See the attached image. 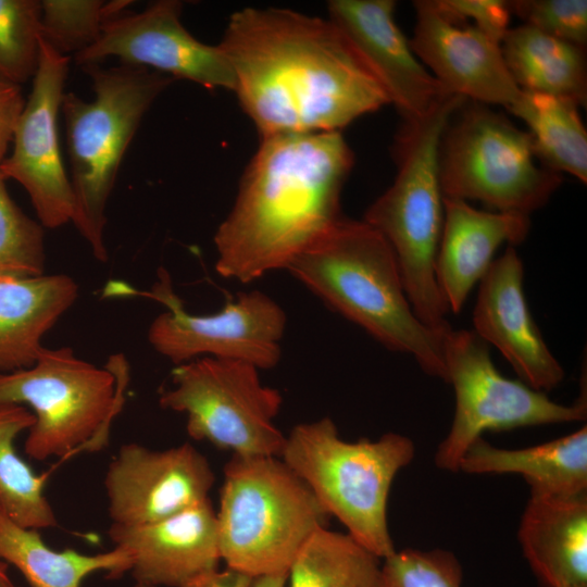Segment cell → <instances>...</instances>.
Listing matches in <instances>:
<instances>
[{
    "instance_id": "6da1fadb",
    "label": "cell",
    "mask_w": 587,
    "mask_h": 587,
    "mask_svg": "<svg viewBox=\"0 0 587 587\" xmlns=\"http://www.w3.org/2000/svg\"><path fill=\"white\" fill-rule=\"evenodd\" d=\"M218 47L230 65L234 92L261 138L339 132L389 103L330 20L245 8L232 14Z\"/></svg>"
},
{
    "instance_id": "7a4b0ae2",
    "label": "cell",
    "mask_w": 587,
    "mask_h": 587,
    "mask_svg": "<svg viewBox=\"0 0 587 587\" xmlns=\"http://www.w3.org/2000/svg\"><path fill=\"white\" fill-rule=\"evenodd\" d=\"M353 164L340 132L262 138L214 235L220 276L246 284L286 270L342 217Z\"/></svg>"
},
{
    "instance_id": "3957f363",
    "label": "cell",
    "mask_w": 587,
    "mask_h": 587,
    "mask_svg": "<svg viewBox=\"0 0 587 587\" xmlns=\"http://www.w3.org/2000/svg\"><path fill=\"white\" fill-rule=\"evenodd\" d=\"M286 270L327 307L389 350L410 354L428 375L447 380L445 342L415 314L396 255L365 221L341 217Z\"/></svg>"
},
{
    "instance_id": "277c9868",
    "label": "cell",
    "mask_w": 587,
    "mask_h": 587,
    "mask_svg": "<svg viewBox=\"0 0 587 587\" xmlns=\"http://www.w3.org/2000/svg\"><path fill=\"white\" fill-rule=\"evenodd\" d=\"M465 100L451 93L424 117L403 122L394 145L396 178L363 218L388 241L415 314L434 328L450 326L435 273L444 223L439 147L451 116Z\"/></svg>"
},
{
    "instance_id": "5b68a950",
    "label": "cell",
    "mask_w": 587,
    "mask_h": 587,
    "mask_svg": "<svg viewBox=\"0 0 587 587\" xmlns=\"http://www.w3.org/2000/svg\"><path fill=\"white\" fill-rule=\"evenodd\" d=\"M84 70L95 98L86 101L65 92L61 103L74 199L72 223L95 259L107 262L105 210L122 160L145 114L174 78L122 63Z\"/></svg>"
},
{
    "instance_id": "8992f818",
    "label": "cell",
    "mask_w": 587,
    "mask_h": 587,
    "mask_svg": "<svg viewBox=\"0 0 587 587\" xmlns=\"http://www.w3.org/2000/svg\"><path fill=\"white\" fill-rule=\"evenodd\" d=\"M414 454L413 441L398 433L376 440H344L325 416L294 426L279 458L348 535L384 560L396 551L387 522L391 485Z\"/></svg>"
},
{
    "instance_id": "52a82bcc",
    "label": "cell",
    "mask_w": 587,
    "mask_h": 587,
    "mask_svg": "<svg viewBox=\"0 0 587 587\" xmlns=\"http://www.w3.org/2000/svg\"><path fill=\"white\" fill-rule=\"evenodd\" d=\"M216 512L221 560L252 578L288 574L303 542L329 515L279 457L233 454Z\"/></svg>"
},
{
    "instance_id": "ba28073f",
    "label": "cell",
    "mask_w": 587,
    "mask_h": 587,
    "mask_svg": "<svg viewBox=\"0 0 587 587\" xmlns=\"http://www.w3.org/2000/svg\"><path fill=\"white\" fill-rule=\"evenodd\" d=\"M128 379L123 354L105 367L78 358L72 348H43L26 369L0 372V407L32 409L25 453L38 461L63 458L97 439L122 407Z\"/></svg>"
},
{
    "instance_id": "9c48e42d",
    "label": "cell",
    "mask_w": 587,
    "mask_h": 587,
    "mask_svg": "<svg viewBox=\"0 0 587 587\" xmlns=\"http://www.w3.org/2000/svg\"><path fill=\"white\" fill-rule=\"evenodd\" d=\"M536 159L526 130L490 105L466 100L441 137L442 195L529 216L562 183L561 174L537 165Z\"/></svg>"
},
{
    "instance_id": "30bf717a",
    "label": "cell",
    "mask_w": 587,
    "mask_h": 587,
    "mask_svg": "<svg viewBox=\"0 0 587 587\" xmlns=\"http://www.w3.org/2000/svg\"><path fill=\"white\" fill-rule=\"evenodd\" d=\"M250 363L202 357L175 365L161 408L186 415L193 440L242 457H279L286 435L276 426L283 396L262 384Z\"/></svg>"
},
{
    "instance_id": "8fae6325",
    "label": "cell",
    "mask_w": 587,
    "mask_h": 587,
    "mask_svg": "<svg viewBox=\"0 0 587 587\" xmlns=\"http://www.w3.org/2000/svg\"><path fill=\"white\" fill-rule=\"evenodd\" d=\"M447 380L454 389L451 427L439 444L434 462L458 472L470 446L486 430L580 422L586 400L564 405L520 379L503 376L494 365L489 346L473 330L450 329L445 342Z\"/></svg>"
},
{
    "instance_id": "7c38bea8",
    "label": "cell",
    "mask_w": 587,
    "mask_h": 587,
    "mask_svg": "<svg viewBox=\"0 0 587 587\" xmlns=\"http://www.w3.org/2000/svg\"><path fill=\"white\" fill-rule=\"evenodd\" d=\"M120 286L121 290L104 289V295L142 296L165 307L166 310L152 321L148 340L159 354L175 365L210 357L268 370L280 360L287 316L275 300L260 290L238 294L220 311L197 315L185 309L163 267L159 268L158 280L150 291Z\"/></svg>"
},
{
    "instance_id": "4fadbf2b",
    "label": "cell",
    "mask_w": 587,
    "mask_h": 587,
    "mask_svg": "<svg viewBox=\"0 0 587 587\" xmlns=\"http://www.w3.org/2000/svg\"><path fill=\"white\" fill-rule=\"evenodd\" d=\"M70 58L40 39L39 61L32 91L13 135L12 153L0 163L3 177L26 190L47 228L72 222L74 199L59 140V113L65 93Z\"/></svg>"
},
{
    "instance_id": "5bb4252c",
    "label": "cell",
    "mask_w": 587,
    "mask_h": 587,
    "mask_svg": "<svg viewBox=\"0 0 587 587\" xmlns=\"http://www.w3.org/2000/svg\"><path fill=\"white\" fill-rule=\"evenodd\" d=\"M183 3L159 0L143 11L121 13L104 24L98 40L75 54L82 68L109 58L146 67L172 78L188 79L205 88L233 90L230 65L217 46L195 38L180 21Z\"/></svg>"
},
{
    "instance_id": "9a60e30c",
    "label": "cell",
    "mask_w": 587,
    "mask_h": 587,
    "mask_svg": "<svg viewBox=\"0 0 587 587\" xmlns=\"http://www.w3.org/2000/svg\"><path fill=\"white\" fill-rule=\"evenodd\" d=\"M215 475L191 444L154 450L123 445L108 465L104 489L111 524L158 522L209 499Z\"/></svg>"
},
{
    "instance_id": "2e32d148",
    "label": "cell",
    "mask_w": 587,
    "mask_h": 587,
    "mask_svg": "<svg viewBox=\"0 0 587 587\" xmlns=\"http://www.w3.org/2000/svg\"><path fill=\"white\" fill-rule=\"evenodd\" d=\"M416 23L410 46L451 93L509 109L521 95L501 45L473 25L449 16L436 0L414 1Z\"/></svg>"
},
{
    "instance_id": "e0dca14e",
    "label": "cell",
    "mask_w": 587,
    "mask_h": 587,
    "mask_svg": "<svg viewBox=\"0 0 587 587\" xmlns=\"http://www.w3.org/2000/svg\"><path fill=\"white\" fill-rule=\"evenodd\" d=\"M328 20L349 40L403 122L427 115L451 95L422 64L397 26L392 0H332Z\"/></svg>"
},
{
    "instance_id": "ac0fdd59",
    "label": "cell",
    "mask_w": 587,
    "mask_h": 587,
    "mask_svg": "<svg viewBox=\"0 0 587 587\" xmlns=\"http://www.w3.org/2000/svg\"><path fill=\"white\" fill-rule=\"evenodd\" d=\"M523 278V262L514 247L508 246L479 282L473 332L500 351L520 380L546 392L563 380L564 370L530 314Z\"/></svg>"
},
{
    "instance_id": "d6986e66",
    "label": "cell",
    "mask_w": 587,
    "mask_h": 587,
    "mask_svg": "<svg viewBox=\"0 0 587 587\" xmlns=\"http://www.w3.org/2000/svg\"><path fill=\"white\" fill-rule=\"evenodd\" d=\"M114 547L128 552L136 583L183 587L218 569L217 519L210 499L164 520L136 525L111 524Z\"/></svg>"
},
{
    "instance_id": "ffe728a7",
    "label": "cell",
    "mask_w": 587,
    "mask_h": 587,
    "mask_svg": "<svg viewBox=\"0 0 587 587\" xmlns=\"http://www.w3.org/2000/svg\"><path fill=\"white\" fill-rule=\"evenodd\" d=\"M527 215L478 210L467 201L444 197V223L435 273L449 311L459 313L472 288L482 280L504 242L524 241Z\"/></svg>"
},
{
    "instance_id": "44dd1931",
    "label": "cell",
    "mask_w": 587,
    "mask_h": 587,
    "mask_svg": "<svg viewBox=\"0 0 587 587\" xmlns=\"http://www.w3.org/2000/svg\"><path fill=\"white\" fill-rule=\"evenodd\" d=\"M519 541L544 587H587V494L530 492Z\"/></svg>"
},
{
    "instance_id": "7402d4cb",
    "label": "cell",
    "mask_w": 587,
    "mask_h": 587,
    "mask_svg": "<svg viewBox=\"0 0 587 587\" xmlns=\"http://www.w3.org/2000/svg\"><path fill=\"white\" fill-rule=\"evenodd\" d=\"M77 297L76 282L65 274L0 280V372L32 366L45 335Z\"/></svg>"
},
{
    "instance_id": "603a6c76",
    "label": "cell",
    "mask_w": 587,
    "mask_h": 587,
    "mask_svg": "<svg viewBox=\"0 0 587 587\" xmlns=\"http://www.w3.org/2000/svg\"><path fill=\"white\" fill-rule=\"evenodd\" d=\"M459 471L520 474L533 494L562 497L587 494V426L522 449L498 448L480 437L466 450Z\"/></svg>"
},
{
    "instance_id": "cb8c5ba5",
    "label": "cell",
    "mask_w": 587,
    "mask_h": 587,
    "mask_svg": "<svg viewBox=\"0 0 587 587\" xmlns=\"http://www.w3.org/2000/svg\"><path fill=\"white\" fill-rule=\"evenodd\" d=\"M501 50L521 90L551 95L578 107L585 105L587 75L583 48L523 24L508 29Z\"/></svg>"
},
{
    "instance_id": "d4e9b609",
    "label": "cell",
    "mask_w": 587,
    "mask_h": 587,
    "mask_svg": "<svg viewBox=\"0 0 587 587\" xmlns=\"http://www.w3.org/2000/svg\"><path fill=\"white\" fill-rule=\"evenodd\" d=\"M0 559L14 565L30 587H80L93 573L117 578L132 566L128 552L117 547L97 554L57 551L45 544L37 529L22 527L1 510Z\"/></svg>"
},
{
    "instance_id": "484cf974",
    "label": "cell",
    "mask_w": 587,
    "mask_h": 587,
    "mask_svg": "<svg viewBox=\"0 0 587 587\" xmlns=\"http://www.w3.org/2000/svg\"><path fill=\"white\" fill-rule=\"evenodd\" d=\"M578 105L551 95L522 90L508 110L527 126L542 166L587 182V133Z\"/></svg>"
},
{
    "instance_id": "4316f807",
    "label": "cell",
    "mask_w": 587,
    "mask_h": 587,
    "mask_svg": "<svg viewBox=\"0 0 587 587\" xmlns=\"http://www.w3.org/2000/svg\"><path fill=\"white\" fill-rule=\"evenodd\" d=\"M34 423L26 407H0V510L22 527L39 530L55 527L58 520L43 492L45 477L15 449L16 437Z\"/></svg>"
},
{
    "instance_id": "83f0119b",
    "label": "cell",
    "mask_w": 587,
    "mask_h": 587,
    "mask_svg": "<svg viewBox=\"0 0 587 587\" xmlns=\"http://www.w3.org/2000/svg\"><path fill=\"white\" fill-rule=\"evenodd\" d=\"M380 559L347 533L317 528L292 560L289 587H373Z\"/></svg>"
},
{
    "instance_id": "f1b7e54d",
    "label": "cell",
    "mask_w": 587,
    "mask_h": 587,
    "mask_svg": "<svg viewBox=\"0 0 587 587\" xmlns=\"http://www.w3.org/2000/svg\"><path fill=\"white\" fill-rule=\"evenodd\" d=\"M130 1L42 0L41 38L66 55L84 51L101 35L107 21L124 12Z\"/></svg>"
},
{
    "instance_id": "f546056e",
    "label": "cell",
    "mask_w": 587,
    "mask_h": 587,
    "mask_svg": "<svg viewBox=\"0 0 587 587\" xmlns=\"http://www.w3.org/2000/svg\"><path fill=\"white\" fill-rule=\"evenodd\" d=\"M45 267L43 226L17 207L0 173V280L41 276Z\"/></svg>"
},
{
    "instance_id": "4dcf8cb0",
    "label": "cell",
    "mask_w": 587,
    "mask_h": 587,
    "mask_svg": "<svg viewBox=\"0 0 587 587\" xmlns=\"http://www.w3.org/2000/svg\"><path fill=\"white\" fill-rule=\"evenodd\" d=\"M41 5L37 0H0V76L15 84L33 78L40 52Z\"/></svg>"
},
{
    "instance_id": "1f68e13d",
    "label": "cell",
    "mask_w": 587,
    "mask_h": 587,
    "mask_svg": "<svg viewBox=\"0 0 587 587\" xmlns=\"http://www.w3.org/2000/svg\"><path fill=\"white\" fill-rule=\"evenodd\" d=\"M462 576L452 552L407 548L383 560L373 587H461Z\"/></svg>"
},
{
    "instance_id": "d6a6232c",
    "label": "cell",
    "mask_w": 587,
    "mask_h": 587,
    "mask_svg": "<svg viewBox=\"0 0 587 587\" xmlns=\"http://www.w3.org/2000/svg\"><path fill=\"white\" fill-rule=\"evenodd\" d=\"M509 8L524 25L580 48L586 45V0H515Z\"/></svg>"
},
{
    "instance_id": "836d02e7",
    "label": "cell",
    "mask_w": 587,
    "mask_h": 587,
    "mask_svg": "<svg viewBox=\"0 0 587 587\" xmlns=\"http://www.w3.org/2000/svg\"><path fill=\"white\" fill-rule=\"evenodd\" d=\"M452 18L474 22V27L486 36L501 41L509 29L511 11L509 1L502 0H436Z\"/></svg>"
},
{
    "instance_id": "e575fe53",
    "label": "cell",
    "mask_w": 587,
    "mask_h": 587,
    "mask_svg": "<svg viewBox=\"0 0 587 587\" xmlns=\"http://www.w3.org/2000/svg\"><path fill=\"white\" fill-rule=\"evenodd\" d=\"M25 102L21 85L0 76V163L13 139Z\"/></svg>"
},
{
    "instance_id": "d590c367",
    "label": "cell",
    "mask_w": 587,
    "mask_h": 587,
    "mask_svg": "<svg viewBox=\"0 0 587 587\" xmlns=\"http://www.w3.org/2000/svg\"><path fill=\"white\" fill-rule=\"evenodd\" d=\"M252 579V577L230 569L225 571L216 569L196 576L183 587H251Z\"/></svg>"
},
{
    "instance_id": "8d00e7d4",
    "label": "cell",
    "mask_w": 587,
    "mask_h": 587,
    "mask_svg": "<svg viewBox=\"0 0 587 587\" xmlns=\"http://www.w3.org/2000/svg\"><path fill=\"white\" fill-rule=\"evenodd\" d=\"M288 574L262 575L252 579L251 587H286Z\"/></svg>"
},
{
    "instance_id": "74e56055",
    "label": "cell",
    "mask_w": 587,
    "mask_h": 587,
    "mask_svg": "<svg viewBox=\"0 0 587 587\" xmlns=\"http://www.w3.org/2000/svg\"><path fill=\"white\" fill-rule=\"evenodd\" d=\"M0 587H18L8 574V563L0 559Z\"/></svg>"
},
{
    "instance_id": "f35d334b",
    "label": "cell",
    "mask_w": 587,
    "mask_h": 587,
    "mask_svg": "<svg viewBox=\"0 0 587 587\" xmlns=\"http://www.w3.org/2000/svg\"><path fill=\"white\" fill-rule=\"evenodd\" d=\"M134 587H155V586H151V585H147V584H141V583H135Z\"/></svg>"
}]
</instances>
